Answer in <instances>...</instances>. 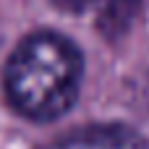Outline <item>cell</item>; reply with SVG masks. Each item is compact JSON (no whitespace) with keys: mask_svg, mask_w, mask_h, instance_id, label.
<instances>
[{"mask_svg":"<svg viewBox=\"0 0 149 149\" xmlns=\"http://www.w3.org/2000/svg\"><path fill=\"white\" fill-rule=\"evenodd\" d=\"M81 76L84 60L79 47L55 31H37L5 63V100L24 118L55 120L73 107Z\"/></svg>","mask_w":149,"mask_h":149,"instance_id":"1","label":"cell"},{"mask_svg":"<svg viewBox=\"0 0 149 149\" xmlns=\"http://www.w3.org/2000/svg\"><path fill=\"white\" fill-rule=\"evenodd\" d=\"M141 0H94L92 13L97 18V29L105 39H118L126 34L139 13Z\"/></svg>","mask_w":149,"mask_h":149,"instance_id":"3","label":"cell"},{"mask_svg":"<svg viewBox=\"0 0 149 149\" xmlns=\"http://www.w3.org/2000/svg\"><path fill=\"white\" fill-rule=\"evenodd\" d=\"M42 149H149L147 141L126 126H89L65 134Z\"/></svg>","mask_w":149,"mask_h":149,"instance_id":"2","label":"cell"}]
</instances>
